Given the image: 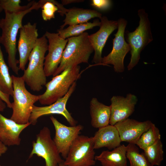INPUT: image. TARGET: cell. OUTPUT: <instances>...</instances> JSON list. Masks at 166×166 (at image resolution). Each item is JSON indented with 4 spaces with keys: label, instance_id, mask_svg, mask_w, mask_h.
Returning a JSON list of instances; mask_svg holds the SVG:
<instances>
[{
    "label": "cell",
    "instance_id": "1",
    "mask_svg": "<svg viewBox=\"0 0 166 166\" xmlns=\"http://www.w3.org/2000/svg\"><path fill=\"white\" fill-rule=\"evenodd\" d=\"M40 3L39 1L35 2L30 8L20 13L5 12L4 18L0 19V29L2 30L0 43L4 47L8 54V63L9 67L16 75L18 74L19 70L18 66L19 60L16 58L17 34L23 26V18L32 10L41 8L42 5Z\"/></svg>",
    "mask_w": 166,
    "mask_h": 166
},
{
    "label": "cell",
    "instance_id": "2",
    "mask_svg": "<svg viewBox=\"0 0 166 166\" xmlns=\"http://www.w3.org/2000/svg\"><path fill=\"white\" fill-rule=\"evenodd\" d=\"M48 42L44 34L38 38L29 57L28 66L22 76L25 83L34 92L41 90L47 83L44 63Z\"/></svg>",
    "mask_w": 166,
    "mask_h": 166
},
{
    "label": "cell",
    "instance_id": "3",
    "mask_svg": "<svg viewBox=\"0 0 166 166\" xmlns=\"http://www.w3.org/2000/svg\"><path fill=\"white\" fill-rule=\"evenodd\" d=\"M89 35L87 32H85L78 36L67 38V43L61 62L53 77L68 68L74 67L82 63H88L90 56L94 51Z\"/></svg>",
    "mask_w": 166,
    "mask_h": 166
},
{
    "label": "cell",
    "instance_id": "4",
    "mask_svg": "<svg viewBox=\"0 0 166 166\" xmlns=\"http://www.w3.org/2000/svg\"><path fill=\"white\" fill-rule=\"evenodd\" d=\"M13 87L12 113L10 119L17 123L29 122V119L34 104L38 101V95L30 93L25 86L22 76H11Z\"/></svg>",
    "mask_w": 166,
    "mask_h": 166
},
{
    "label": "cell",
    "instance_id": "5",
    "mask_svg": "<svg viewBox=\"0 0 166 166\" xmlns=\"http://www.w3.org/2000/svg\"><path fill=\"white\" fill-rule=\"evenodd\" d=\"M138 14L140 18L138 26L132 32H126V38L131 55L127 66L128 70H132L138 64L141 52L153 39L148 14L142 9L139 10Z\"/></svg>",
    "mask_w": 166,
    "mask_h": 166
},
{
    "label": "cell",
    "instance_id": "6",
    "mask_svg": "<svg viewBox=\"0 0 166 166\" xmlns=\"http://www.w3.org/2000/svg\"><path fill=\"white\" fill-rule=\"evenodd\" d=\"M79 65L69 68L53 77L47 83L43 93L38 95V101L42 105H49L64 96L73 84L80 77Z\"/></svg>",
    "mask_w": 166,
    "mask_h": 166
},
{
    "label": "cell",
    "instance_id": "7",
    "mask_svg": "<svg viewBox=\"0 0 166 166\" xmlns=\"http://www.w3.org/2000/svg\"><path fill=\"white\" fill-rule=\"evenodd\" d=\"M93 137L79 135L69 148L63 163L67 166H93L95 152Z\"/></svg>",
    "mask_w": 166,
    "mask_h": 166
},
{
    "label": "cell",
    "instance_id": "8",
    "mask_svg": "<svg viewBox=\"0 0 166 166\" xmlns=\"http://www.w3.org/2000/svg\"><path fill=\"white\" fill-rule=\"evenodd\" d=\"M34 155L44 160L45 166H58L64 161L52 138L50 130L48 127H43L37 135L36 140L32 142V149L28 159Z\"/></svg>",
    "mask_w": 166,
    "mask_h": 166
},
{
    "label": "cell",
    "instance_id": "9",
    "mask_svg": "<svg viewBox=\"0 0 166 166\" xmlns=\"http://www.w3.org/2000/svg\"><path fill=\"white\" fill-rule=\"evenodd\" d=\"M117 22L118 30L113 40L112 50L108 55L102 58L101 65H112L115 72L122 73L124 70V59L130 51V48L124 38L127 22L122 18L119 19Z\"/></svg>",
    "mask_w": 166,
    "mask_h": 166
},
{
    "label": "cell",
    "instance_id": "10",
    "mask_svg": "<svg viewBox=\"0 0 166 166\" xmlns=\"http://www.w3.org/2000/svg\"><path fill=\"white\" fill-rule=\"evenodd\" d=\"M76 85V81L71 85L64 96L51 105L41 107L34 105L29 121L31 124L35 125L38 119L42 116L51 114H58L63 116L71 126L77 125V121L72 117L66 108L67 102L75 90Z\"/></svg>",
    "mask_w": 166,
    "mask_h": 166
},
{
    "label": "cell",
    "instance_id": "11",
    "mask_svg": "<svg viewBox=\"0 0 166 166\" xmlns=\"http://www.w3.org/2000/svg\"><path fill=\"white\" fill-rule=\"evenodd\" d=\"M45 35L49 43L48 53L45 57L44 71L46 77L53 76L61 62L67 39L61 38L58 33L46 31Z\"/></svg>",
    "mask_w": 166,
    "mask_h": 166
},
{
    "label": "cell",
    "instance_id": "12",
    "mask_svg": "<svg viewBox=\"0 0 166 166\" xmlns=\"http://www.w3.org/2000/svg\"><path fill=\"white\" fill-rule=\"evenodd\" d=\"M50 118L55 129L53 141L59 152L65 159L71 146L79 135L83 127L81 124L68 126L61 123L53 116Z\"/></svg>",
    "mask_w": 166,
    "mask_h": 166
},
{
    "label": "cell",
    "instance_id": "13",
    "mask_svg": "<svg viewBox=\"0 0 166 166\" xmlns=\"http://www.w3.org/2000/svg\"><path fill=\"white\" fill-rule=\"evenodd\" d=\"M19 31L20 35L18 45L19 56L18 67L19 70L24 71L38 38L37 23L32 24L28 22L23 25Z\"/></svg>",
    "mask_w": 166,
    "mask_h": 166
},
{
    "label": "cell",
    "instance_id": "14",
    "mask_svg": "<svg viewBox=\"0 0 166 166\" xmlns=\"http://www.w3.org/2000/svg\"><path fill=\"white\" fill-rule=\"evenodd\" d=\"M100 19L99 29L89 36L94 52L93 61L96 65H101L104 46L109 36L118 27L117 21L109 20L105 16H102Z\"/></svg>",
    "mask_w": 166,
    "mask_h": 166
},
{
    "label": "cell",
    "instance_id": "15",
    "mask_svg": "<svg viewBox=\"0 0 166 166\" xmlns=\"http://www.w3.org/2000/svg\"><path fill=\"white\" fill-rule=\"evenodd\" d=\"M110 117L109 124L114 125L117 123L127 119L135 111L138 101L137 97L129 93L125 97L114 96L110 99Z\"/></svg>",
    "mask_w": 166,
    "mask_h": 166
},
{
    "label": "cell",
    "instance_id": "16",
    "mask_svg": "<svg viewBox=\"0 0 166 166\" xmlns=\"http://www.w3.org/2000/svg\"><path fill=\"white\" fill-rule=\"evenodd\" d=\"M152 123L149 120L143 122L128 118L114 125L117 128L122 142L135 144L142 134L150 127Z\"/></svg>",
    "mask_w": 166,
    "mask_h": 166
},
{
    "label": "cell",
    "instance_id": "17",
    "mask_svg": "<svg viewBox=\"0 0 166 166\" xmlns=\"http://www.w3.org/2000/svg\"><path fill=\"white\" fill-rule=\"evenodd\" d=\"M31 124H20L8 118L0 113V140L6 146L19 145L22 132Z\"/></svg>",
    "mask_w": 166,
    "mask_h": 166
},
{
    "label": "cell",
    "instance_id": "18",
    "mask_svg": "<svg viewBox=\"0 0 166 166\" xmlns=\"http://www.w3.org/2000/svg\"><path fill=\"white\" fill-rule=\"evenodd\" d=\"M93 137L95 149L106 148L113 150L120 146L122 142L116 128L110 124L99 128Z\"/></svg>",
    "mask_w": 166,
    "mask_h": 166
},
{
    "label": "cell",
    "instance_id": "19",
    "mask_svg": "<svg viewBox=\"0 0 166 166\" xmlns=\"http://www.w3.org/2000/svg\"><path fill=\"white\" fill-rule=\"evenodd\" d=\"M91 123L94 128H100L109 125L111 113L110 105H106L93 97L90 103Z\"/></svg>",
    "mask_w": 166,
    "mask_h": 166
},
{
    "label": "cell",
    "instance_id": "20",
    "mask_svg": "<svg viewBox=\"0 0 166 166\" xmlns=\"http://www.w3.org/2000/svg\"><path fill=\"white\" fill-rule=\"evenodd\" d=\"M126 150V146L121 144L112 151H103L95 159L101 166H127Z\"/></svg>",
    "mask_w": 166,
    "mask_h": 166
},
{
    "label": "cell",
    "instance_id": "21",
    "mask_svg": "<svg viewBox=\"0 0 166 166\" xmlns=\"http://www.w3.org/2000/svg\"><path fill=\"white\" fill-rule=\"evenodd\" d=\"M65 15L64 23L60 26V29H64L67 25L70 26L86 23L93 18H101L102 17L101 13L95 10L77 8L67 9Z\"/></svg>",
    "mask_w": 166,
    "mask_h": 166
},
{
    "label": "cell",
    "instance_id": "22",
    "mask_svg": "<svg viewBox=\"0 0 166 166\" xmlns=\"http://www.w3.org/2000/svg\"><path fill=\"white\" fill-rule=\"evenodd\" d=\"M100 24L99 20L96 19L92 22H88L69 26L65 29H60L57 30V32L61 38L66 39L69 37L78 36L86 30L92 29L95 26H99Z\"/></svg>",
    "mask_w": 166,
    "mask_h": 166
},
{
    "label": "cell",
    "instance_id": "23",
    "mask_svg": "<svg viewBox=\"0 0 166 166\" xmlns=\"http://www.w3.org/2000/svg\"><path fill=\"white\" fill-rule=\"evenodd\" d=\"M0 90L3 93L13 96V87L11 76L6 64L0 45Z\"/></svg>",
    "mask_w": 166,
    "mask_h": 166
},
{
    "label": "cell",
    "instance_id": "24",
    "mask_svg": "<svg viewBox=\"0 0 166 166\" xmlns=\"http://www.w3.org/2000/svg\"><path fill=\"white\" fill-rule=\"evenodd\" d=\"M144 154L153 166H160L164 159L163 145L161 140L143 150Z\"/></svg>",
    "mask_w": 166,
    "mask_h": 166
},
{
    "label": "cell",
    "instance_id": "25",
    "mask_svg": "<svg viewBox=\"0 0 166 166\" xmlns=\"http://www.w3.org/2000/svg\"><path fill=\"white\" fill-rule=\"evenodd\" d=\"M126 146V157L129 161V166H153L149 162L143 152L140 153L135 144H128Z\"/></svg>",
    "mask_w": 166,
    "mask_h": 166
},
{
    "label": "cell",
    "instance_id": "26",
    "mask_svg": "<svg viewBox=\"0 0 166 166\" xmlns=\"http://www.w3.org/2000/svg\"><path fill=\"white\" fill-rule=\"evenodd\" d=\"M160 139L161 135L159 128L152 123L149 128L142 134L136 145L143 150Z\"/></svg>",
    "mask_w": 166,
    "mask_h": 166
},
{
    "label": "cell",
    "instance_id": "27",
    "mask_svg": "<svg viewBox=\"0 0 166 166\" xmlns=\"http://www.w3.org/2000/svg\"><path fill=\"white\" fill-rule=\"evenodd\" d=\"M20 0H0V3L5 12L10 13H18L24 11L32 6L35 2L32 1L26 5H20Z\"/></svg>",
    "mask_w": 166,
    "mask_h": 166
},
{
    "label": "cell",
    "instance_id": "28",
    "mask_svg": "<svg viewBox=\"0 0 166 166\" xmlns=\"http://www.w3.org/2000/svg\"><path fill=\"white\" fill-rule=\"evenodd\" d=\"M44 3L41 8L42 15L43 20L47 21L55 18V14L58 12V2L53 0H43Z\"/></svg>",
    "mask_w": 166,
    "mask_h": 166
},
{
    "label": "cell",
    "instance_id": "29",
    "mask_svg": "<svg viewBox=\"0 0 166 166\" xmlns=\"http://www.w3.org/2000/svg\"><path fill=\"white\" fill-rule=\"evenodd\" d=\"M112 4L109 0H92L91 5L99 10L105 11L109 9Z\"/></svg>",
    "mask_w": 166,
    "mask_h": 166
},
{
    "label": "cell",
    "instance_id": "30",
    "mask_svg": "<svg viewBox=\"0 0 166 166\" xmlns=\"http://www.w3.org/2000/svg\"><path fill=\"white\" fill-rule=\"evenodd\" d=\"M10 96L9 95L4 93L0 90V97L6 104L7 106L9 108H11L12 103L10 101Z\"/></svg>",
    "mask_w": 166,
    "mask_h": 166
},
{
    "label": "cell",
    "instance_id": "31",
    "mask_svg": "<svg viewBox=\"0 0 166 166\" xmlns=\"http://www.w3.org/2000/svg\"><path fill=\"white\" fill-rule=\"evenodd\" d=\"M7 149L8 148L0 140V156L5 153Z\"/></svg>",
    "mask_w": 166,
    "mask_h": 166
},
{
    "label": "cell",
    "instance_id": "32",
    "mask_svg": "<svg viewBox=\"0 0 166 166\" xmlns=\"http://www.w3.org/2000/svg\"><path fill=\"white\" fill-rule=\"evenodd\" d=\"M61 1V4L64 6L73 3L81 2H83L84 1L81 0H63Z\"/></svg>",
    "mask_w": 166,
    "mask_h": 166
},
{
    "label": "cell",
    "instance_id": "33",
    "mask_svg": "<svg viewBox=\"0 0 166 166\" xmlns=\"http://www.w3.org/2000/svg\"><path fill=\"white\" fill-rule=\"evenodd\" d=\"M6 104L0 97V112L4 111L6 107Z\"/></svg>",
    "mask_w": 166,
    "mask_h": 166
},
{
    "label": "cell",
    "instance_id": "34",
    "mask_svg": "<svg viewBox=\"0 0 166 166\" xmlns=\"http://www.w3.org/2000/svg\"><path fill=\"white\" fill-rule=\"evenodd\" d=\"M3 9L1 4L0 3V13H1L3 11Z\"/></svg>",
    "mask_w": 166,
    "mask_h": 166
},
{
    "label": "cell",
    "instance_id": "35",
    "mask_svg": "<svg viewBox=\"0 0 166 166\" xmlns=\"http://www.w3.org/2000/svg\"><path fill=\"white\" fill-rule=\"evenodd\" d=\"M64 162V161H63ZM63 162L60 163L58 166H67L65 164L63 163Z\"/></svg>",
    "mask_w": 166,
    "mask_h": 166
},
{
    "label": "cell",
    "instance_id": "36",
    "mask_svg": "<svg viewBox=\"0 0 166 166\" xmlns=\"http://www.w3.org/2000/svg\"><path fill=\"white\" fill-rule=\"evenodd\" d=\"M0 166H2V165H0Z\"/></svg>",
    "mask_w": 166,
    "mask_h": 166
},
{
    "label": "cell",
    "instance_id": "37",
    "mask_svg": "<svg viewBox=\"0 0 166 166\" xmlns=\"http://www.w3.org/2000/svg\"></svg>",
    "mask_w": 166,
    "mask_h": 166
}]
</instances>
